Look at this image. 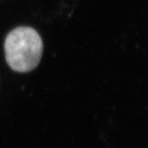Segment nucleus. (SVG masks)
<instances>
[{"label":"nucleus","instance_id":"1","mask_svg":"<svg viewBox=\"0 0 148 148\" xmlns=\"http://www.w3.org/2000/svg\"><path fill=\"white\" fill-rule=\"evenodd\" d=\"M5 53L10 68L18 72H28L38 65L43 42L34 29L18 27L6 36Z\"/></svg>","mask_w":148,"mask_h":148}]
</instances>
